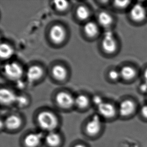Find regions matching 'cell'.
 I'll return each mask as SVG.
<instances>
[{
  "instance_id": "obj_1",
  "label": "cell",
  "mask_w": 147,
  "mask_h": 147,
  "mask_svg": "<svg viewBox=\"0 0 147 147\" xmlns=\"http://www.w3.org/2000/svg\"><path fill=\"white\" fill-rule=\"evenodd\" d=\"M37 122L41 129L48 132L54 131L59 125L57 117L51 111H47L38 113Z\"/></svg>"
},
{
  "instance_id": "obj_2",
  "label": "cell",
  "mask_w": 147,
  "mask_h": 147,
  "mask_svg": "<svg viewBox=\"0 0 147 147\" xmlns=\"http://www.w3.org/2000/svg\"><path fill=\"white\" fill-rule=\"evenodd\" d=\"M4 73L10 79L19 80L23 76V70L19 64L13 62L8 63L4 66Z\"/></svg>"
},
{
  "instance_id": "obj_3",
  "label": "cell",
  "mask_w": 147,
  "mask_h": 147,
  "mask_svg": "<svg viewBox=\"0 0 147 147\" xmlns=\"http://www.w3.org/2000/svg\"><path fill=\"white\" fill-rule=\"evenodd\" d=\"M102 129V122L99 115H96L91 118L85 126L86 134L90 137H95L99 134Z\"/></svg>"
},
{
  "instance_id": "obj_4",
  "label": "cell",
  "mask_w": 147,
  "mask_h": 147,
  "mask_svg": "<svg viewBox=\"0 0 147 147\" xmlns=\"http://www.w3.org/2000/svg\"><path fill=\"white\" fill-rule=\"evenodd\" d=\"M102 47L104 51L108 53H113L116 51L117 44L113 33L111 31H107L104 34Z\"/></svg>"
},
{
  "instance_id": "obj_5",
  "label": "cell",
  "mask_w": 147,
  "mask_h": 147,
  "mask_svg": "<svg viewBox=\"0 0 147 147\" xmlns=\"http://www.w3.org/2000/svg\"><path fill=\"white\" fill-rule=\"evenodd\" d=\"M44 139V135L40 132H32L28 134L24 139L25 147H38Z\"/></svg>"
},
{
  "instance_id": "obj_6",
  "label": "cell",
  "mask_w": 147,
  "mask_h": 147,
  "mask_svg": "<svg viewBox=\"0 0 147 147\" xmlns=\"http://www.w3.org/2000/svg\"><path fill=\"white\" fill-rule=\"evenodd\" d=\"M56 101L60 107L68 109L74 105V99L69 94L66 92H60L56 96Z\"/></svg>"
},
{
  "instance_id": "obj_7",
  "label": "cell",
  "mask_w": 147,
  "mask_h": 147,
  "mask_svg": "<svg viewBox=\"0 0 147 147\" xmlns=\"http://www.w3.org/2000/svg\"><path fill=\"white\" fill-rule=\"evenodd\" d=\"M49 35L54 43L59 44L63 42L65 38V31L63 27L59 25H55L50 30Z\"/></svg>"
},
{
  "instance_id": "obj_8",
  "label": "cell",
  "mask_w": 147,
  "mask_h": 147,
  "mask_svg": "<svg viewBox=\"0 0 147 147\" xmlns=\"http://www.w3.org/2000/svg\"><path fill=\"white\" fill-rule=\"evenodd\" d=\"M22 119L17 115H11L6 117L4 121V126L9 130L15 131L22 125Z\"/></svg>"
},
{
  "instance_id": "obj_9",
  "label": "cell",
  "mask_w": 147,
  "mask_h": 147,
  "mask_svg": "<svg viewBox=\"0 0 147 147\" xmlns=\"http://www.w3.org/2000/svg\"><path fill=\"white\" fill-rule=\"evenodd\" d=\"M131 19L136 22L143 21L146 17V10L141 4H136L130 11Z\"/></svg>"
},
{
  "instance_id": "obj_10",
  "label": "cell",
  "mask_w": 147,
  "mask_h": 147,
  "mask_svg": "<svg viewBox=\"0 0 147 147\" xmlns=\"http://www.w3.org/2000/svg\"><path fill=\"white\" fill-rule=\"evenodd\" d=\"M98 109L99 115L107 119L113 117L116 113L115 107L112 104L105 102L98 107Z\"/></svg>"
},
{
  "instance_id": "obj_11",
  "label": "cell",
  "mask_w": 147,
  "mask_h": 147,
  "mask_svg": "<svg viewBox=\"0 0 147 147\" xmlns=\"http://www.w3.org/2000/svg\"><path fill=\"white\" fill-rule=\"evenodd\" d=\"M44 140L47 145L49 147H58L61 145L62 138L57 132L50 131L44 137Z\"/></svg>"
},
{
  "instance_id": "obj_12",
  "label": "cell",
  "mask_w": 147,
  "mask_h": 147,
  "mask_svg": "<svg viewBox=\"0 0 147 147\" xmlns=\"http://www.w3.org/2000/svg\"><path fill=\"white\" fill-rule=\"evenodd\" d=\"M17 96L13 92L7 88H2L0 91V100L2 104L9 105L16 103Z\"/></svg>"
},
{
  "instance_id": "obj_13",
  "label": "cell",
  "mask_w": 147,
  "mask_h": 147,
  "mask_svg": "<svg viewBox=\"0 0 147 147\" xmlns=\"http://www.w3.org/2000/svg\"><path fill=\"white\" fill-rule=\"evenodd\" d=\"M43 74L42 68L38 65H32L28 68L26 76L28 80L34 82L39 80Z\"/></svg>"
},
{
  "instance_id": "obj_14",
  "label": "cell",
  "mask_w": 147,
  "mask_h": 147,
  "mask_svg": "<svg viewBox=\"0 0 147 147\" xmlns=\"http://www.w3.org/2000/svg\"><path fill=\"white\" fill-rule=\"evenodd\" d=\"M135 109V104L131 100L126 99L122 101L119 107L120 115L123 117H127L133 113Z\"/></svg>"
},
{
  "instance_id": "obj_15",
  "label": "cell",
  "mask_w": 147,
  "mask_h": 147,
  "mask_svg": "<svg viewBox=\"0 0 147 147\" xmlns=\"http://www.w3.org/2000/svg\"><path fill=\"white\" fill-rule=\"evenodd\" d=\"M52 74L56 80H63L66 78L67 72L65 68L63 66L56 65L52 69Z\"/></svg>"
},
{
  "instance_id": "obj_16",
  "label": "cell",
  "mask_w": 147,
  "mask_h": 147,
  "mask_svg": "<svg viewBox=\"0 0 147 147\" xmlns=\"http://www.w3.org/2000/svg\"><path fill=\"white\" fill-rule=\"evenodd\" d=\"M84 29L86 35L90 37H94L97 35L98 33V25L94 22L86 23L84 26Z\"/></svg>"
},
{
  "instance_id": "obj_17",
  "label": "cell",
  "mask_w": 147,
  "mask_h": 147,
  "mask_svg": "<svg viewBox=\"0 0 147 147\" xmlns=\"http://www.w3.org/2000/svg\"><path fill=\"white\" fill-rule=\"evenodd\" d=\"M98 21L99 24L104 27L111 25L113 19L110 14L106 12H101L98 15Z\"/></svg>"
},
{
  "instance_id": "obj_18",
  "label": "cell",
  "mask_w": 147,
  "mask_h": 147,
  "mask_svg": "<svg viewBox=\"0 0 147 147\" xmlns=\"http://www.w3.org/2000/svg\"><path fill=\"white\" fill-rule=\"evenodd\" d=\"M14 54V50L10 45L4 43L0 46V55L3 59H7Z\"/></svg>"
},
{
  "instance_id": "obj_19",
  "label": "cell",
  "mask_w": 147,
  "mask_h": 147,
  "mask_svg": "<svg viewBox=\"0 0 147 147\" xmlns=\"http://www.w3.org/2000/svg\"><path fill=\"white\" fill-rule=\"evenodd\" d=\"M136 70L130 66H125L121 68L120 75L124 80H131L135 77Z\"/></svg>"
},
{
  "instance_id": "obj_20",
  "label": "cell",
  "mask_w": 147,
  "mask_h": 147,
  "mask_svg": "<svg viewBox=\"0 0 147 147\" xmlns=\"http://www.w3.org/2000/svg\"><path fill=\"white\" fill-rule=\"evenodd\" d=\"M90 103V100L86 96L80 94L74 99V105L78 108L84 109L88 107Z\"/></svg>"
},
{
  "instance_id": "obj_21",
  "label": "cell",
  "mask_w": 147,
  "mask_h": 147,
  "mask_svg": "<svg viewBox=\"0 0 147 147\" xmlns=\"http://www.w3.org/2000/svg\"><path fill=\"white\" fill-rule=\"evenodd\" d=\"M76 16L80 20H86L90 17V11L88 8L84 6L78 7L76 10Z\"/></svg>"
},
{
  "instance_id": "obj_22",
  "label": "cell",
  "mask_w": 147,
  "mask_h": 147,
  "mask_svg": "<svg viewBox=\"0 0 147 147\" xmlns=\"http://www.w3.org/2000/svg\"><path fill=\"white\" fill-rule=\"evenodd\" d=\"M53 4L56 10L61 12L65 11L69 6V3L66 1H54Z\"/></svg>"
},
{
  "instance_id": "obj_23",
  "label": "cell",
  "mask_w": 147,
  "mask_h": 147,
  "mask_svg": "<svg viewBox=\"0 0 147 147\" xmlns=\"http://www.w3.org/2000/svg\"><path fill=\"white\" fill-rule=\"evenodd\" d=\"M16 103L19 107H24L28 105V100L24 96H17Z\"/></svg>"
},
{
  "instance_id": "obj_24",
  "label": "cell",
  "mask_w": 147,
  "mask_h": 147,
  "mask_svg": "<svg viewBox=\"0 0 147 147\" xmlns=\"http://www.w3.org/2000/svg\"><path fill=\"white\" fill-rule=\"evenodd\" d=\"M130 2L129 1H116L114 2V5L117 8H124L127 7L129 5Z\"/></svg>"
},
{
  "instance_id": "obj_25",
  "label": "cell",
  "mask_w": 147,
  "mask_h": 147,
  "mask_svg": "<svg viewBox=\"0 0 147 147\" xmlns=\"http://www.w3.org/2000/svg\"><path fill=\"white\" fill-rule=\"evenodd\" d=\"M109 77L111 80H115L119 79V76H121L120 72L116 71L115 70H111L109 72Z\"/></svg>"
},
{
  "instance_id": "obj_26",
  "label": "cell",
  "mask_w": 147,
  "mask_h": 147,
  "mask_svg": "<svg viewBox=\"0 0 147 147\" xmlns=\"http://www.w3.org/2000/svg\"><path fill=\"white\" fill-rule=\"evenodd\" d=\"M92 101L94 102V104L97 106V107L104 102L101 96H94L92 98Z\"/></svg>"
},
{
  "instance_id": "obj_27",
  "label": "cell",
  "mask_w": 147,
  "mask_h": 147,
  "mask_svg": "<svg viewBox=\"0 0 147 147\" xmlns=\"http://www.w3.org/2000/svg\"><path fill=\"white\" fill-rule=\"evenodd\" d=\"M141 113L144 117L147 119V105H144L142 107Z\"/></svg>"
},
{
  "instance_id": "obj_28",
  "label": "cell",
  "mask_w": 147,
  "mask_h": 147,
  "mask_svg": "<svg viewBox=\"0 0 147 147\" xmlns=\"http://www.w3.org/2000/svg\"><path fill=\"white\" fill-rule=\"evenodd\" d=\"M140 90L142 92H147V84L144 82V84H142L141 86H140Z\"/></svg>"
},
{
  "instance_id": "obj_29",
  "label": "cell",
  "mask_w": 147,
  "mask_h": 147,
  "mask_svg": "<svg viewBox=\"0 0 147 147\" xmlns=\"http://www.w3.org/2000/svg\"><path fill=\"white\" fill-rule=\"evenodd\" d=\"M18 84H17V86H18V88H23L24 87V84L22 82H21L20 80H18Z\"/></svg>"
},
{
  "instance_id": "obj_30",
  "label": "cell",
  "mask_w": 147,
  "mask_h": 147,
  "mask_svg": "<svg viewBox=\"0 0 147 147\" xmlns=\"http://www.w3.org/2000/svg\"><path fill=\"white\" fill-rule=\"evenodd\" d=\"M144 79H145V82L146 84H147V68L146 69L145 71H144Z\"/></svg>"
},
{
  "instance_id": "obj_31",
  "label": "cell",
  "mask_w": 147,
  "mask_h": 147,
  "mask_svg": "<svg viewBox=\"0 0 147 147\" xmlns=\"http://www.w3.org/2000/svg\"><path fill=\"white\" fill-rule=\"evenodd\" d=\"M74 147H86V146L82 144H77L74 146Z\"/></svg>"
}]
</instances>
